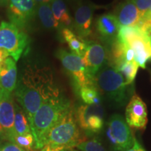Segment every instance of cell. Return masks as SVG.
Segmentation results:
<instances>
[{
    "label": "cell",
    "mask_w": 151,
    "mask_h": 151,
    "mask_svg": "<svg viewBox=\"0 0 151 151\" xmlns=\"http://www.w3.org/2000/svg\"><path fill=\"white\" fill-rule=\"evenodd\" d=\"M96 7L92 4H79L76 8L73 26L80 37H87L91 34L93 14Z\"/></svg>",
    "instance_id": "13"
},
{
    "label": "cell",
    "mask_w": 151,
    "mask_h": 151,
    "mask_svg": "<svg viewBox=\"0 0 151 151\" xmlns=\"http://www.w3.org/2000/svg\"><path fill=\"white\" fill-rule=\"evenodd\" d=\"M124 151H146L144 148H143L142 146H141L140 143H139L137 139H134V141L133 145L131 148H129L127 150H124Z\"/></svg>",
    "instance_id": "28"
},
{
    "label": "cell",
    "mask_w": 151,
    "mask_h": 151,
    "mask_svg": "<svg viewBox=\"0 0 151 151\" xmlns=\"http://www.w3.org/2000/svg\"><path fill=\"white\" fill-rule=\"evenodd\" d=\"M82 141L74 111L68 112L49 130L43 142V148L53 150H71Z\"/></svg>",
    "instance_id": "3"
},
{
    "label": "cell",
    "mask_w": 151,
    "mask_h": 151,
    "mask_svg": "<svg viewBox=\"0 0 151 151\" xmlns=\"http://www.w3.org/2000/svg\"><path fill=\"white\" fill-rule=\"evenodd\" d=\"M141 16H142L151 6V0H133Z\"/></svg>",
    "instance_id": "26"
},
{
    "label": "cell",
    "mask_w": 151,
    "mask_h": 151,
    "mask_svg": "<svg viewBox=\"0 0 151 151\" xmlns=\"http://www.w3.org/2000/svg\"><path fill=\"white\" fill-rule=\"evenodd\" d=\"M142 16H145V17H147V18H150V19H151V6L150 7V8H149V9L148 11H146V13H145Z\"/></svg>",
    "instance_id": "31"
},
{
    "label": "cell",
    "mask_w": 151,
    "mask_h": 151,
    "mask_svg": "<svg viewBox=\"0 0 151 151\" xmlns=\"http://www.w3.org/2000/svg\"><path fill=\"white\" fill-rule=\"evenodd\" d=\"M36 15L39 18L41 24L46 29H61L59 23L54 18L50 4L37 5Z\"/></svg>",
    "instance_id": "21"
},
{
    "label": "cell",
    "mask_w": 151,
    "mask_h": 151,
    "mask_svg": "<svg viewBox=\"0 0 151 151\" xmlns=\"http://www.w3.org/2000/svg\"><path fill=\"white\" fill-rule=\"evenodd\" d=\"M37 5L43 4H50L53 0H34Z\"/></svg>",
    "instance_id": "30"
},
{
    "label": "cell",
    "mask_w": 151,
    "mask_h": 151,
    "mask_svg": "<svg viewBox=\"0 0 151 151\" xmlns=\"http://www.w3.org/2000/svg\"><path fill=\"white\" fill-rule=\"evenodd\" d=\"M71 108L69 100L61 93L50 98L39 107L30 123L36 149L43 148L47 133Z\"/></svg>",
    "instance_id": "2"
},
{
    "label": "cell",
    "mask_w": 151,
    "mask_h": 151,
    "mask_svg": "<svg viewBox=\"0 0 151 151\" xmlns=\"http://www.w3.org/2000/svg\"><path fill=\"white\" fill-rule=\"evenodd\" d=\"M125 120L129 127L143 129L148 122V112L146 104L137 94L130 99L126 107Z\"/></svg>",
    "instance_id": "12"
},
{
    "label": "cell",
    "mask_w": 151,
    "mask_h": 151,
    "mask_svg": "<svg viewBox=\"0 0 151 151\" xmlns=\"http://www.w3.org/2000/svg\"><path fill=\"white\" fill-rule=\"evenodd\" d=\"M14 108L15 117L14 123V133H13L12 137L16 135H26L32 134L29 120H28L27 117L24 113V111L22 110L20 106L17 104H14Z\"/></svg>",
    "instance_id": "20"
},
{
    "label": "cell",
    "mask_w": 151,
    "mask_h": 151,
    "mask_svg": "<svg viewBox=\"0 0 151 151\" xmlns=\"http://www.w3.org/2000/svg\"><path fill=\"white\" fill-rule=\"evenodd\" d=\"M7 14L10 22L22 29L36 15L34 0H9Z\"/></svg>",
    "instance_id": "11"
},
{
    "label": "cell",
    "mask_w": 151,
    "mask_h": 151,
    "mask_svg": "<svg viewBox=\"0 0 151 151\" xmlns=\"http://www.w3.org/2000/svg\"><path fill=\"white\" fill-rule=\"evenodd\" d=\"M9 0H0V6H6L8 5Z\"/></svg>",
    "instance_id": "32"
},
{
    "label": "cell",
    "mask_w": 151,
    "mask_h": 151,
    "mask_svg": "<svg viewBox=\"0 0 151 151\" xmlns=\"http://www.w3.org/2000/svg\"><path fill=\"white\" fill-rule=\"evenodd\" d=\"M14 104L12 94L0 91V124L4 132L5 137L9 140L14 133Z\"/></svg>",
    "instance_id": "14"
},
{
    "label": "cell",
    "mask_w": 151,
    "mask_h": 151,
    "mask_svg": "<svg viewBox=\"0 0 151 151\" xmlns=\"http://www.w3.org/2000/svg\"><path fill=\"white\" fill-rule=\"evenodd\" d=\"M50 6L54 18L59 23L61 29L62 28L70 29L72 25V18L64 0H53L50 3Z\"/></svg>",
    "instance_id": "19"
},
{
    "label": "cell",
    "mask_w": 151,
    "mask_h": 151,
    "mask_svg": "<svg viewBox=\"0 0 151 151\" xmlns=\"http://www.w3.org/2000/svg\"><path fill=\"white\" fill-rule=\"evenodd\" d=\"M9 55L6 50H3V49L0 48V65L2 64V62L6 59L7 58H9Z\"/></svg>",
    "instance_id": "29"
},
{
    "label": "cell",
    "mask_w": 151,
    "mask_h": 151,
    "mask_svg": "<svg viewBox=\"0 0 151 151\" xmlns=\"http://www.w3.org/2000/svg\"><path fill=\"white\" fill-rule=\"evenodd\" d=\"M61 34L62 39L68 44L71 52L82 58L86 51L87 41L73 33L69 28H62Z\"/></svg>",
    "instance_id": "18"
},
{
    "label": "cell",
    "mask_w": 151,
    "mask_h": 151,
    "mask_svg": "<svg viewBox=\"0 0 151 151\" xmlns=\"http://www.w3.org/2000/svg\"><path fill=\"white\" fill-rule=\"evenodd\" d=\"M10 141L27 151H32L35 148V141L32 134L14 136Z\"/></svg>",
    "instance_id": "24"
},
{
    "label": "cell",
    "mask_w": 151,
    "mask_h": 151,
    "mask_svg": "<svg viewBox=\"0 0 151 151\" xmlns=\"http://www.w3.org/2000/svg\"><path fill=\"white\" fill-rule=\"evenodd\" d=\"M96 27L104 40L113 42L117 39L120 26L114 14H105L97 18Z\"/></svg>",
    "instance_id": "17"
},
{
    "label": "cell",
    "mask_w": 151,
    "mask_h": 151,
    "mask_svg": "<svg viewBox=\"0 0 151 151\" xmlns=\"http://www.w3.org/2000/svg\"><path fill=\"white\" fill-rule=\"evenodd\" d=\"M114 15L120 27L137 26L141 18V15L133 0H125L120 3L116 8Z\"/></svg>",
    "instance_id": "16"
},
{
    "label": "cell",
    "mask_w": 151,
    "mask_h": 151,
    "mask_svg": "<svg viewBox=\"0 0 151 151\" xmlns=\"http://www.w3.org/2000/svg\"><path fill=\"white\" fill-rule=\"evenodd\" d=\"M0 151H27L13 142H6L0 147Z\"/></svg>",
    "instance_id": "27"
},
{
    "label": "cell",
    "mask_w": 151,
    "mask_h": 151,
    "mask_svg": "<svg viewBox=\"0 0 151 151\" xmlns=\"http://www.w3.org/2000/svg\"><path fill=\"white\" fill-rule=\"evenodd\" d=\"M83 62L87 73L94 81L95 75L109 63V52L104 46L97 42H87V47L83 56Z\"/></svg>",
    "instance_id": "10"
},
{
    "label": "cell",
    "mask_w": 151,
    "mask_h": 151,
    "mask_svg": "<svg viewBox=\"0 0 151 151\" xmlns=\"http://www.w3.org/2000/svg\"><path fill=\"white\" fill-rule=\"evenodd\" d=\"M150 76H151V71H150Z\"/></svg>",
    "instance_id": "36"
},
{
    "label": "cell",
    "mask_w": 151,
    "mask_h": 151,
    "mask_svg": "<svg viewBox=\"0 0 151 151\" xmlns=\"http://www.w3.org/2000/svg\"><path fill=\"white\" fill-rule=\"evenodd\" d=\"M78 93L81 99L86 104H100L101 97L99 92L94 85L83 87L78 90Z\"/></svg>",
    "instance_id": "22"
},
{
    "label": "cell",
    "mask_w": 151,
    "mask_h": 151,
    "mask_svg": "<svg viewBox=\"0 0 151 151\" xmlns=\"http://www.w3.org/2000/svg\"><path fill=\"white\" fill-rule=\"evenodd\" d=\"M78 127L89 133H98L104 125V109L100 104L81 105L76 112Z\"/></svg>",
    "instance_id": "9"
},
{
    "label": "cell",
    "mask_w": 151,
    "mask_h": 151,
    "mask_svg": "<svg viewBox=\"0 0 151 151\" xmlns=\"http://www.w3.org/2000/svg\"><path fill=\"white\" fill-rule=\"evenodd\" d=\"M60 94L50 67L28 62L17 79L14 94L27 116L29 124L34 115L45 101Z\"/></svg>",
    "instance_id": "1"
},
{
    "label": "cell",
    "mask_w": 151,
    "mask_h": 151,
    "mask_svg": "<svg viewBox=\"0 0 151 151\" xmlns=\"http://www.w3.org/2000/svg\"><path fill=\"white\" fill-rule=\"evenodd\" d=\"M116 39L134 50V60L139 67L145 69L147 62L151 60V35L143 32L137 26H121Z\"/></svg>",
    "instance_id": "5"
},
{
    "label": "cell",
    "mask_w": 151,
    "mask_h": 151,
    "mask_svg": "<svg viewBox=\"0 0 151 151\" xmlns=\"http://www.w3.org/2000/svg\"><path fill=\"white\" fill-rule=\"evenodd\" d=\"M3 135H4V132L3 128H2V127H1V125L0 124V138L2 137Z\"/></svg>",
    "instance_id": "34"
},
{
    "label": "cell",
    "mask_w": 151,
    "mask_h": 151,
    "mask_svg": "<svg viewBox=\"0 0 151 151\" xmlns=\"http://www.w3.org/2000/svg\"><path fill=\"white\" fill-rule=\"evenodd\" d=\"M43 148H45V150H46V151H73V150H53V149L48 148V146H45V147H43Z\"/></svg>",
    "instance_id": "33"
},
{
    "label": "cell",
    "mask_w": 151,
    "mask_h": 151,
    "mask_svg": "<svg viewBox=\"0 0 151 151\" xmlns=\"http://www.w3.org/2000/svg\"><path fill=\"white\" fill-rule=\"evenodd\" d=\"M16 62L7 58L0 65V91L12 94L17 83Z\"/></svg>",
    "instance_id": "15"
},
{
    "label": "cell",
    "mask_w": 151,
    "mask_h": 151,
    "mask_svg": "<svg viewBox=\"0 0 151 151\" xmlns=\"http://www.w3.org/2000/svg\"><path fill=\"white\" fill-rule=\"evenodd\" d=\"M117 70L121 73L128 86L134 82L137 76L139 65L134 60L128 62H124L116 67Z\"/></svg>",
    "instance_id": "23"
},
{
    "label": "cell",
    "mask_w": 151,
    "mask_h": 151,
    "mask_svg": "<svg viewBox=\"0 0 151 151\" xmlns=\"http://www.w3.org/2000/svg\"><path fill=\"white\" fill-rule=\"evenodd\" d=\"M98 91L119 106H123L129 99L130 90L121 73L110 63L100 69L94 78Z\"/></svg>",
    "instance_id": "4"
},
{
    "label": "cell",
    "mask_w": 151,
    "mask_h": 151,
    "mask_svg": "<svg viewBox=\"0 0 151 151\" xmlns=\"http://www.w3.org/2000/svg\"><path fill=\"white\" fill-rule=\"evenodd\" d=\"M76 148L81 151H105L102 144L97 139L82 141Z\"/></svg>",
    "instance_id": "25"
},
{
    "label": "cell",
    "mask_w": 151,
    "mask_h": 151,
    "mask_svg": "<svg viewBox=\"0 0 151 151\" xmlns=\"http://www.w3.org/2000/svg\"><path fill=\"white\" fill-rule=\"evenodd\" d=\"M107 126L106 135L115 149L124 151L131 148L135 138L129 125L120 115H113L109 120Z\"/></svg>",
    "instance_id": "8"
},
{
    "label": "cell",
    "mask_w": 151,
    "mask_h": 151,
    "mask_svg": "<svg viewBox=\"0 0 151 151\" xmlns=\"http://www.w3.org/2000/svg\"><path fill=\"white\" fill-rule=\"evenodd\" d=\"M29 37L22 29L11 22H1L0 24V48L8 52L9 55L18 61L24 50L28 48Z\"/></svg>",
    "instance_id": "6"
},
{
    "label": "cell",
    "mask_w": 151,
    "mask_h": 151,
    "mask_svg": "<svg viewBox=\"0 0 151 151\" xmlns=\"http://www.w3.org/2000/svg\"><path fill=\"white\" fill-rule=\"evenodd\" d=\"M55 55L71 77L73 86L77 92L83 87L94 85V81L87 73L81 57L62 48L56 52Z\"/></svg>",
    "instance_id": "7"
},
{
    "label": "cell",
    "mask_w": 151,
    "mask_h": 151,
    "mask_svg": "<svg viewBox=\"0 0 151 151\" xmlns=\"http://www.w3.org/2000/svg\"><path fill=\"white\" fill-rule=\"evenodd\" d=\"M41 151H46V150H45V148H43L41 150Z\"/></svg>",
    "instance_id": "35"
}]
</instances>
